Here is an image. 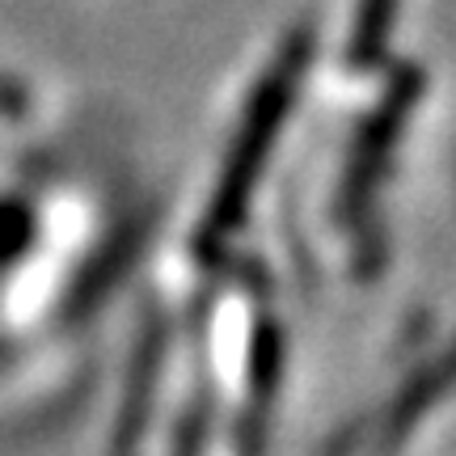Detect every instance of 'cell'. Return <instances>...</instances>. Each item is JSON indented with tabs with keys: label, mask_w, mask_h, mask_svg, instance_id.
Listing matches in <instances>:
<instances>
[{
	"label": "cell",
	"mask_w": 456,
	"mask_h": 456,
	"mask_svg": "<svg viewBox=\"0 0 456 456\" xmlns=\"http://www.w3.org/2000/svg\"><path fill=\"white\" fill-rule=\"evenodd\" d=\"M393 13V0H363V21H359V34L351 38V60H372L376 55V38L385 30V21Z\"/></svg>",
	"instance_id": "cell-3"
},
{
	"label": "cell",
	"mask_w": 456,
	"mask_h": 456,
	"mask_svg": "<svg viewBox=\"0 0 456 456\" xmlns=\"http://www.w3.org/2000/svg\"><path fill=\"white\" fill-rule=\"evenodd\" d=\"M300 68H305V38H292V43L283 47V55H279V64L266 72L258 98L249 102V114H245L241 131H237V140H232L224 174L216 182V195H212V203H208V212H203V228H199V237H195L199 258H216V249H224V241L232 237V228L241 224L249 191H254L262 165H266V152L275 144L283 114L292 106Z\"/></svg>",
	"instance_id": "cell-1"
},
{
	"label": "cell",
	"mask_w": 456,
	"mask_h": 456,
	"mask_svg": "<svg viewBox=\"0 0 456 456\" xmlns=\"http://www.w3.org/2000/svg\"><path fill=\"white\" fill-rule=\"evenodd\" d=\"M26 110H30V94L21 89V81L0 72V118H21Z\"/></svg>",
	"instance_id": "cell-4"
},
{
	"label": "cell",
	"mask_w": 456,
	"mask_h": 456,
	"mask_svg": "<svg viewBox=\"0 0 456 456\" xmlns=\"http://www.w3.org/2000/svg\"><path fill=\"white\" fill-rule=\"evenodd\" d=\"M157 363H161V334L152 330V338H144L140 355H135V368H131V389L127 402H123V414H118L114 456H131V448H135V436L144 427L148 402H152V389H157Z\"/></svg>",
	"instance_id": "cell-2"
}]
</instances>
